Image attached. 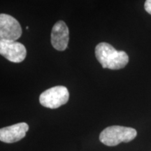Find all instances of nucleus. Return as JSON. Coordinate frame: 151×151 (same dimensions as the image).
Returning <instances> with one entry per match:
<instances>
[{
	"instance_id": "423d86ee",
	"label": "nucleus",
	"mask_w": 151,
	"mask_h": 151,
	"mask_svg": "<svg viewBox=\"0 0 151 151\" xmlns=\"http://www.w3.org/2000/svg\"><path fill=\"white\" fill-rule=\"evenodd\" d=\"M28 130L29 125L25 122H20L9 127L1 128L0 140L4 143H16L25 137Z\"/></svg>"
},
{
	"instance_id": "6e6552de",
	"label": "nucleus",
	"mask_w": 151,
	"mask_h": 151,
	"mask_svg": "<svg viewBox=\"0 0 151 151\" xmlns=\"http://www.w3.org/2000/svg\"><path fill=\"white\" fill-rule=\"evenodd\" d=\"M144 8L145 10L151 15V0H146L144 4Z\"/></svg>"
},
{
	"instance_id": "f03ea898",
	"label": "nucleus",
	"mask_w": 151,
	"mask_h": 151,
	"mask_svg": "<svg viewBox=\"0 0 151 151\" xmlns=\"http://www.w3.org/2000/svg\"><path fill=\"white\" fill-rule=\"evenodd\" d=\"M137 135V130L134 128L114 125L104 129L100 133L99 140L107 146H116L122 142H129Z\"/></svg>"
},
{
	"instance_id": "39448f33",
	"label": "nucleus",
	"mask_w": 151,
	"mask_h": 151,
	"mask_svg": "<svg viewBox=\"0 0 151 151\" xmlns=\"http://www.w3.org/2000/svg\"><path fill=\"white\" fill-rule=\"evenodd\" d=\"M0 54L9 61L20 63L25 59L27 50L22 43L16 41L0 40Z\"/></svg>"
},
{
	"instance_id": "7ed1b4c3",
	"label": "nucleus",
	"mask_w": 151,
	"mask_h": 151,
	"mask_svg": "<svg viewBox=\"0 0 151 151\" xmlns=\"http://www.w3.org/2000/svg\"><path fill=\"white\" fill-rule=\"evenodd\" d=\"M69 98V90L65 86H55L41 94L39 101L43 106L49 109H58L67 103Z\"/></svg>"
},
{
	"instance_id": "f257e3e1",
	"label": "nucleus",
	"mask_w": 151,
	"mask_h": 151,
	"mask_svg": "<svg viewBox=\"0 0 151 151\" xmlns=\"http://www.w3.org/2000/svg\"><path fill=\"white\" fill-rule=\"evenodd\" d=\"M95 55L103 68L111 70L122 69L129 62V57L125 52L117 50L106 42L100 43L96 46Z\"/></svg>"
},
{
	"instance_id": "0eeeda50",
	"label": "nucleus",
	"mask_w": 151,
	"mask_h": 151,
	"mask_svg": "<svg viewBox=\"0 0 151 151\" xmlns=\"http://www.w3.org/2000/svg\"><path fill=\"white\" fill-rule=\"evenodd\" d=\"M69 40V32L67 24L59 20L54 24L51 32L52 46L56 50H65L67 48Z\"/></svg>"
},
{
	"instance_id": "20e7f679",
	"label": "nucleus",
	"mask_w": 151,
	"mask_h": 151,
	"mask_svg": "<svg viewBox=\"0 0 151 151\" xmlns=\"http://www.w3.org/2000/svg\"><path fill=\"white\" fill-rule=\"evenodd\" d=\"M22 35V28L18 20L10 15H0V40L16 41Z\"/></svg>"
}]
</instances>
